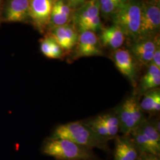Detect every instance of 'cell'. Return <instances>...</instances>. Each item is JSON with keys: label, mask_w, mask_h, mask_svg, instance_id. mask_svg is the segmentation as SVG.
Instances as JSON below:
<instances>
[{"label": "cell", "mask_w": 160, "mask_h": 160, "mask_svg": "<svg viewBox=\"0 0 160 160\" xmlns=\"http://www.w3.org/2000/svg\"><path fill=\"white\" fill-rule=\"evenodd\" d=\"M2 23H30L29 0H5L2 12Z\"/></svg>", "instance_id": "12"}, {"label": "cell", "mask_w": 160, "mask_h": 160, "mask_svg": "<svg viewBox=\"0 0 160 160\" xmlns=\"http://www.w3.org/2000/svg\"><path fill=\"white\" fill-rule=\"evenodd\" d=\"M99 120L105 126L111 139L116 138L120 131V122L116 109L111 112L97 116Z\"/></svg>", "instance_id": "20"}, {"label": "cell", "mask_w": 160, "mask_h": 160, "mask_svg": "<svg viewBox=\"0 0 160 160\" xmlns=\"http://www.w3.org/2000/svg\"><path fill=\"white\" fill-rule=\"evenodd\" d=\"M5 0H0V26L2 24V21H1V16H2V12L3 9V6L4 4Z\"/></svg>", "instance_id": "25"}, {"label": "cell", "mask_w": 160, "mask_h": 160, "mask_svg": "<svg viewBox=\"0 0 160 160\" xmlns=\"http://www.w3.org/2000/svg\"><path fill=\"white\" fill-rule=\"evenodd\" d=\"M74 12L68 0H57L52 12L47 32L53 28L72 23Z\"/></svg>", "instance_id": "15"}, {"label": "cell", "mask_w": 160, "mask_h": 160, "mask_svg": "<svg viewBox=\"0 0 160 160\" xmlns=\"http://www.w3.org/2000/svg\"><path fill=\"white\" fill-rule=\"evenodd\" d=\"M116 111L120 122V131L123 135H130L145 119L135 92L127 97Z\"/></svg>", "instance_id": "6"}, {"label": "cell", "mask_w": 160, "mask_h": 160, "mask_svg": "<svg viewBox=\"0 0 160 160\" xmlns=\"http://www.w3.org/2000/svg\"><path fill=\"white\" fill-rule=\"evenodd\" d=\"M46 33L51 35L67 54L74 48L79 37V33L72 23L53 28Z\"/></svg>", "instance_id": "13"}, {"label": "cell", "mask_w": 160, "mask_h": 160, "mask_svg": "<svg viewBox=\"0 0 160 160\" xmlns=\"http://www.w3.org/2000/svg\"><path fill=\"white\" fill-rule=\"evenodd\" d=\"M39 43L40 52L48 58L59 59L67 54L56 40L48 33L43 34V38L39 40Z\"/></svg>", "instance_id": "18"}, {"label": "cell", "mask_w": 160, "mask_h": 160, "mask_svg": "<svg viewBox=\"0 0 160 160\" xmlns=\"http://www.w3.org/2000/svg\"><path fill=\"white\" fill-rule=\"evenodd\" d=\"M126 0H98L101 17L109 19L123 4Z\"/></svg>", "instance_id": "21"}, {"label": "cell", "mask_w": 160, "mask_h": 160, "mask_svg": "<svg viewBox=\"0 0 160 160\" xmlns=\"http://www.w3.org/2000/svg\"><path fill=\"white\" fill-rule=\"evenodd\" d=\"M139 103L143 112L157 113L160 110V90L159 88L145 92Z\"/></svg>", "instance_id": "19"}, {"label": "cell", "mask_w": 160, "mask_h": 160, "mask_svg": "<svg viewBox=\"0 0 160 160\" xmlns=\"http://www.w3.org/2000/svg\"><path fill=\"white\" fill-rule=\"evenodd\" d=\"M112 58L116 68L135 87L137 85L139 65L129 51L127 48H119L113 51Z\"/></svg>", "instance_id": "11"}, {"label": "cell", "mask_w": 160, "mask_h": 160, "mask_svg": "<svg viewBox=\"0 0 160 160\" xmlns=\"http://www.w3.org/2000/svg\"><path fill=\"white\" fill-rule=\"evenodd\" d=\"M141 14V0H126L110 19L122 29L128 41L139 36Z\"/></svg>", "instance_id": "3"}, {"label": "cell", "mask_w": 160, "mask_h": 160, "mask_svg": "<svg viewBox=\"0 0 160 160\" xmlns=\"http://www.w3.org/2000/svg\"><path fill=\"white\" fill-rule=\"evenodd\" d=\"M137 160H160L159 157L154 155L141 153Z\"/></svg>", "instance_id": "24"}, {"label": "cell", "mask_w": 160, "mask_h": 160, "mask_svg": "<svg viewBox=\"0 0 160 160\" xmlns=\"http://www.w3.org/2000/svg\"><path fill=\"white\" fill-rule=\"evenodd\" d=\"M71 8L75 10L82 6L88 0H68Z\"/></svg>", "instance_id": "23"}, {"label": "cell", "mask_w": 160, "mask_h": 160, "mask_svg": "<svg viewBox=\"0 0 160 160\" xmlns=\"http://www.w3.org/2000/svg\"><path fill=\"white\" fill-rule=\"evenodd\" d=\"M45 154L59 160H94L92 149L88 148L67 139L51 138L45 143Z\"/></svg>", "instance_id": "2"}, {"label": "cell", "mask_w": 160, "mask_h": 160, "mask_svg": "<svg viewBox=\"0 0 160 160\" xmlns=\"http://www.w3.org/2000/svg\"><path fill=\"white\" fill-rule=\"evenodd\" d=\"M160 86V68L151 62L140 80L138 94L143 95L147 92L158 88Z\"/></svg>", "instance_id": "17"}, {"label": "cell", "mask_w": 160, "mask_h": 160, "mask_svg": "<svg viewBox=\"0 0 160 160\" xmlns=\"http://www.w3.org/2000/svg\"><path fill=\"white\" fill-rule=\"evenodd\" d=\"M139 153H146L159 157L160 134L155 129L153 122H143L130 134Z\"/></svg>", "instance_id": "5"}, {"label": "cell", "mask_w": 160, "mask_h": 160, "mask_svg": "<svg viewBox=\"0 0 160 160\" xmlns=\"http://www.w3.org/2000/svg\"><path fill=\"white\" fill-rule=\"evenodd\" d=\"M72 24L79 33L86 31L99 32L103 26L98 0H88L75 10Z\"/></svg>", "instance_id": "4"}, {"label": "cell", "mask_w": 160, "mask_h": 160, "mask_svg": "<svg viewBox=\"0 0 160 160\" xmlns=\"http://www.w3.org/2000/svg\"><path fill=\"white\" fill-rule=\"evenodd\" d=\"M139 154L129 135L116 138L114 160H137Z\"/></svg>", "instance_id": "16"}, {"label": "cell", "mask_w": 160, "mask_h": 160, "mask_svg": "<svg viewBox=\"0 0 160 160\" xmlns=\"http://www.w3.org/2000/svg\"><path fill=\"white\" fill-rule=\"evenodd\" d=\"M57 0H29L30 23L40 34L48 30L52 12Z\"/></svg>", "instance_id": "10"}, {"label": "cell", "mask_w": 160, "mask_h": 160, "mask_svg": "<svg viewBox=\"0 0 160 160\" xmlns=\"http://www.w3.org/2000/svg\"><path fill=\"white\" fill-rule=\"evenodd\" d=\"M103 55V47L96 33L86 31L79 33L78 42L70 52L69 61L73 62L80 58Z\"/></svg>", "instance_id": "9"}, {"label": "cell", "mask_w": 160, "mask_h": 160, "mask_svg": "<svg viewBox=\"0 0 160 160\" xmlns=\"http://www.w3.org/2000/svg\"><path fill=\"white\" fill-rule=\"evenodd\" d=\"M160 29V0H141V14L138 36H155Z\"/></svg>", "instance_id": "7"}, {"label": "cell", "mask_w": 160, "mask_h": 160, "mask_svg": "<svg viewBox=\"0 0 160 160\" xmlns=\"http://www.w3.org/2000/svg\"><path fill=\"white\" fill-rule=\"evenodd\" d=\"M160 43L159 34L155 36H138L128 41L127 48L139 65L148 66L151 62L155 48Z\"/></svg>", "instance_id": "8"}, {"label": "cell", "mask_w": 160, "mask_h": 160, "mask_svg": "<svg viewBox=\"0 0 160 160\" xmlns=\"http://www.w3.org/2000/svg\"><path fill=\"white\" fill-rule=\"evenodd\" d=\"M99 32L98 38L103 48L115 51L122 48L126 39L123 30L114 24L109 27L103 28Z\"/></svg>", "instance_id": "14"}, {"label": "cell", "mask_w": 160, "mask_h": 160, "mask_svg": "<svg viewBox=\"0 0 160 160\" xmlns=\"http://www.w3.org/2000/svg\"><path fill=\"white\" fill-rule=\"evenodd\" d=\"M151 63L160 68V43H158L155 48Z\"/></svg>", "instance_id": "22"}, {"label": "cell", "mask_w": 160, "mask_h": 160, "mask_svg": "<svg viewBox=\"0 0 160 160\" xmlns=\"http://www.w3.org/2000/svg\"><path fill=\"white\" fill-rule=\"evenodd\" d=\"M51 138L67 139L92 149L107 148L108 141L97 135L84 121L72 122L58 126Z\"/></svg>", "instance_id": "1"}]
</instances>
